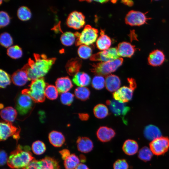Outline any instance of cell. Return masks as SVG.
<instances>
[{"mask_svg":"<svg viewBox=\"0 0 169 169\" xmlns=\"http://www.w3.org/2000/svg\"><path fill=\"white\" fill-rule=\"evenodd\" d=\"M92 50L87 45H80L78 49V54L79 57L83 59H86L91 56Z\"/></svg>","mask_w":169,"mask_h":169,"instance_id":"8d00e7d4","label":"cell"},{"mask_svg":"<svg viewBox=\"0 0 169 169\" xmlns=\"http://www.w3.org/2000/svg\"><path fill=\"white\" fill-rule=\"evenodd\" d=\"M122 2L125 4L130 6H132L133 4V2L130 0H122Z\"/></svg>","mask_w":169,"mask_h":169,"instance_id":"816d5d0a","label":"cell"},{"mask_svg":"<svg viewBox=\"0 0 169 169\" xmlns=\"http://www.w3.org/2000/svg\"><path fill=\"white\" fill-rule=\"evenodd\" d=\"M123 61L122 58H119L112 61L93 64H91L90 70L95 74L106 76L115 71L121 65Z\"/></svg>","mask_w":169,"mask_h":169,"instance_id":"277c9868","label":"cell"},{"mask_svg":"<svg viewBox=\"0 0 169 169\" xmlns=\"http://www.w3.org/2000/svg\"><path fill=\"white\" fill-rule=\"evenodd\" d=\"M44 78L32 81L28 88L21 91L29 95L35 102H43L45 100V90L47 86Z\"/></svg>","mask_w":169,"mask_h":169,"instance_id":"3957f363","label":"cell"},{"mask_svg":"<svg viewBox=\"0 0 169 169\" xmlns=\"http://www.w3.org/2000/svg\"><path fill=\"white\" fill-rule=\"evenodd\" d=\"M33 152L37 155H40L44 152L46 150V146L44 144L40 141L34 142L32 146Z\"/></svg>","mask_w":169,"mask_h":169,"instance_id":"74e56055","label":"cell"},{"mask_svg":"<svg viewBox=\"0 0 169 169\" xmlns=\"http://www.w3.org/2000/svg\"><path fill=\"white\" fill-rule=\"evenodd\" d=\"M59 152L62 159L64 160L70 155L69 151L67 149H64L60 151Z\"/></svg>","mask_w":169,"mask_h":169,"instance_id":"7dc6e473","label":"cell"},{"mask_svg":"<svg viewBox=\"0 0 169 169\" xmlns=\"http://www.w3.org/2000/svg\"><path fill=\"white\" fill-rule=\"evenodd\" d=\"M8 55L13 59H18L21 57L23 52L21 48L18 45L11 46L9 47L7 52Z\"/></svg>","mask_w":169,"mask_h":169,"instance_id":"836d02e7","label":"cell"},{"mask_svg":"<svg viewBox=\"0 0 169 169\" xmlns=\"http://www.w3.org/2000/svg\"><path fill=\"white\" fill-rule=\"evenodd\" d=\"M127 81L129 84V87L135 90L136 87V84L135 79L132 78H127Z\"/></svg>","mask_w":169,"mask_h":169,"instance_id":"c3c4849f","label":"cell"},{"mask_svg":"<svg viewBox=\"0 0 169 169\" xmlns=\"http://www.w3.org/2000/svg\"><path fill=\"white\" fill-rule=\"evenodd\" d=\"M75 169H90L85 164L83 163H80Z\"/></svg>","mask_w":169,"mask_h":169,"instance_id":"f907efd6","label":"cell"},{"mask_svg":"<svg viewBox=\"0 0 169 169\" xmlns=\"http://www.w3.org/2000/svg\"><path fill=\"white\" fill-rule=\"evenodd\" d=\"M149 146L153 154L156 156L162 155L169 148V138L166 137L161 136L152 141Z\"/></svg>","mask_w":169,"mask_h":169,"instance_id":"ba28073f","label":"cell"},{"mask_svg":"<svg viewBox=\"0 0 169 169\" xmlns=\"http://www.w3.org/2000/svg\"><path fill=\"white\" fill-rule=\"evenodd\" d=\"M148 18L145 14L141 12L131 10L125 18V23L131 26H139L145 24Z\"/></svg>","mask_w":169,"mask_h":169,"instance_id":"30bf717a","label":"cell"},{"mask_svg":"<svg viewBox=\"0 0 169 169\" xmlns=\"http://www.w3.org/2000/svg\"><path fill=\"white\" fill-rule=\"evenodd\" d=\"M119 56L117 48H112L93 54L90 59L92 61L106 62L116 60Z\"/></svg>","mask_w":169,"mask_h":169,"instance_id":"9c48e42d","label":"cell"},{"mask_svg":"<svg viewBox=\"0 0 169 169\" xmlns=\"http://www.w3.org/2000/svg\"><path fill=\"white\" fill-rule=\"evenodd\" d=\"M144 134L146 139L152 141L161 136V133L159 129L153 125L147 126L145 128Z\"/></svg>","mask_w":169,"mask_h":169,"instance_id":"d4e9b609","label":"cell"},{"mask_svg":"<svg viewBox=\"0 0 169 169\" xmlns=\"http://www.w3.org/2000/svg\"><path fill=\"white\" fill-rule=\"evenodd\" d=\"M96 135L98 139L103 142L110 141L115 135V132L111 128L106 126H101L97 130Z\"/></svg>","mask_w":169,"mask_h":169,"instance_id":"9a60e30c","label":"cell"},{"mask_svg":"<svg viewBox=\"0 0 169 169\" xmlns=\"http://www.w3.org/2000/svg\"><path fill=\"white\" fill-rule=\"evenodd\" d=\"M40 169H60L58 161L48 156L39 160Z\"/></svg>","mask_w":169,"mask_h":169,"instance_id":"4316f807","label":"cell"},{"mask_svg":"<svg viewBox=\"0 0 169 169\" xmlns=\"http://www.w3.org/2000/svg\"><path fill=\"white\" fill-rule=\"evenodd\" d=\"M27 64L25 65L21 69L14 72L11 77L13 83L18 86H22L26 84L29 80Z\"/></svg>","mask_w":169,"mask_h":169,"instance_id":"4fadbf2b","label":"cell"},{"mask_svg":"<svg viewBox=\"0 0 169 169\" xmlns=\"http://www.w3.org/2000/svg\"><path fill=\"white\" fill-rule=\"evenodd\" d=\"M93 112L95 116L99 119H103L106 117L109 114L108 109L105 105L100 104L94 108Z\"/></svg>","mask_w":169,"mask_h":169,"instance_id":"f546056e","label":"cell"},{"mask_svg":"<svg viewBox=\"0 0 169 169\" xmlns=\"http://www.w3.org/2000/svg\"><path fill=\"white\" fill-rule=\"evenodd\" d=\"M30 147L18 145L12 151L8 158L7 164L13 168H23L34 158L30 151Z\"/></svg>","mask_w":169,"mask_h":169,"instance_id":"7a4b0ae2","label":"cell"},{"mask_svg":"<svg viewBox=\"0 0 169 169\" xmlns=\"http://www.w3.org/2000/svg\"><path fill=\"white\" fill-rule=\"evenodd\" d=\"M0 42L1 44L6 48H9L13 44V39L11 35L7 32L2 33L0 35Z\"/></svg>","mask_w":169,"mask_h":169,"instance_id":"f35d334b","label":"cell"},{"mask_svg":"<svg viewBox=\"0 0 169 169\" xmlns=\"http://www.w3.org/2000/svg\"><path fill=\"white\" fill-rule=\"evenodd\" d=\"M23 169H40L39 160L34 159Z\"/></svg>","mask_w":169,"mask_h":169,"instance_id":"f6af8a7d","label":"cell"},{"mask_svg":"<svg viewBox=\"0 0 169 169\" xmlns=\"http://www.w3.org/2000/svg\"><path fill=\"white\" fill-rule=\"evenodd\" d=\"M17 15L18 18L23 21L29 19L32 15L30 10L28 8L25 6H21L18 8Z\"/></svg>","mask_w":169,"mask_h":169,"instance_id":"d6a6232c","label":"cell"},{"mask_svg":"<svg viewBox=\"0 0 169 169\" xmlns=\"http://www.w3.org/2000/svg\"><path fill=\"white\" fill-rule=\"evenodd\" d=\"M85 16L81 12L74 11L68 16L66 21L67 25L75 29H79L85 24Z\"/></svg>","mask_w":169,"mask_h":169,"instance_id":"8fae6325","label":"cell"},{"mask_svg":"<svg viewBox=\"0 0 169 169\" xmlns=\"http://www.w3.org/2000/svg\"><path fill=\"white\" fill-rule=\"evenodd\" d=\"M95 2L100 3H105L108 1L107 0H98V1H94Z\"/></svg>","mask_w":169,"mask_h":169,"instance_id":"db71d44e","label":"cell"},{"mask_svg":"<svg viewBox=\"0 0 169 169\" xmlns=\"http://www.w3.org/2000/svg\"><path fill=\"white\" fill-rule=\"evenodd\" d=\"M122 150L126 154L129 156L133 155L137 152L138 150V145L136 141L128 139L123 143Z\"/></svg>","mask_w":169,"mask_h":169,"instance_id":"83f0119b","label":"cell"},{"mask_svg":"<svg viewBox=\"0 0 169 169\" xmlns=\"http://www.w3.org/2000/svg\"><path fill=\"white\" fill-rule=\"evenodd\" d=\"M113 167L114 169H128L129 165L125 160L119 159L114 162Z\"/></svg>","mask_w":169,"mask_h":169,"instance_id":"ee69618b","label":"cell"},{"mask_svg":"<svg viewBox=\"0 0 169 169\" xmlns=\"http://www.w3.org/2000/svg\"><path fill=\"white\" fill-rule=\"evenodd\" d=\"M59 91L56 86L52 85H48L45 90V96L50 100H54L57 98Z\"/></svg>","mask_w":169,"mask_h":169,"instance_id":"e575fe53","label":"cell"},{"mask_svg":"<svg viewBox=\"0 0 169 169\" xmlns=\"http://www.w3.org/2000/svg\"><path fill=\"white\" fill-rule=\"evenodd\" d=\"M112 112L116 116L125 115L130 110V108L124 103L115 100H108L106 102Z\"/></svg>","mask_w":169,"mask_h":169,"instance_id":"7c38bea8","label":"cell"},{"mask_svg":"<svg viewBox=\"0 0 169 169\" xmlns=\"http://www.w3.org/2000/svg\"><path fill=\"white\" fill-rule=\"evenodd\" d=\"M10 22V18L6 12L1 11L0 12V26L3 27L8 25Z\"/></svg>","mask_w":169,"mask_h":169,"instance_id":"7bdbcfd3","label":"cell"},{"mask_svg":"<svg viewBox=\"0 0 169 169\" xmlns=\"http://www.w3.org/2000/svg\"><path fill=\"white\" fill-rule=\"evenodd\" d=\"M100 34V36L98 38L96 42L97 48L102 50H105L109 49L111 44L110 38L105 34L103 30L101 29Z\"/></svg>","mask_w":169,"mask_h":169,"instance_id":"603a6c76","label":"cell"},{"mask_svg":"<svg viewBox=\"0 0 169 169\" xmlns=\"http://www.w3.org/2000/svg\"><path fill=\"white\" fill-rule=\"evenodd\" d=\"M134 90L129 87L123 86L115 92L113 97L116 100L124 103L127 102L132 99Z\"/></svg>","mask_w":169,"mask_h":169,"instance_id":"5bb4252c","label":"cell"},{"mask_svg":"<svg viewBox=\"0 0 169 169\" xmlns=\"http://www.w3.org/2000/svg\"><path fill=\"white\" fill-rule=\"evenodd\" d=\"M49 139L50 143L56 147H61L65 141L64 135L61 132L55 131L49 133Z\"/></svg>","mask_w":169,"mask_h":169,"instance_id":"cb8c5ba5","label":"cell"},{"mask_svg":"<svg viewBox=\"0 0 169 169\" xmlns=\"http://www.w3.org/2000/svg\"><path fill=\"white\" fill-rule=\"evenodd\" d=\"M74 94L76 98L79 100L82 101H85L89 98L90 91L86 87H80L75 89Z\"/></svg>","mask_w":169,"mask_h":169,"instance_id":"1f68e13d","label":"cell"},{"mask_svg":"<svg viewBox=\"0 0 169 169\" xmlns=\"http://www.w3.org/2000/svg\"><path fill=\"white\" fill-rule=\"evenodd\" d=\"M0 164L1 166L4 165L8 161V159L6 152L3 150L0 151Z\"/></svg>","mask_w":169,"mask_h":169,"instance_id":"bcb514c9","label":"cell"},{"mask_svg":"<svg viewBox=\"0 0 169 169\" xmlns=\"http://www.w3.org/2000/svg\"><path fill=\"white\" fill-rule=\"evenodd\" d=\"M97 29L89 25H86L75 42L76 46L82 45H89L94 43L98 36Z\"/></svg>","mask_w":169,"mask_h":169,"instance_id":"8992f818","label":"cell"},{"mask_svg":"<svg viewBox=\"0 0 169 169\" xmlns=\"http://www.w3.org/2000/svg\"><path fill=\"white\" fill-rule=\"evenodd\" d=\"M74 95L69 92L62 93L61 95L60 99L61 103L64 105H70L74 100Z\"/></svg>","mask_w":169,"mask_h":169,"instance_id":"b9f144b4","label":"cell"},{"mask_svg":"<svg viewBox=\"0 0 169 169\" xmlns=\"http://www.w3.org/2000/svg\"><path fill=\"white\" fill-rule=\"evenodd\" d=\"M153 154L150 148L146 146H144L139 151L138 157L141 160L144 161H147L151 160Z\"/></svg>","mask_w":169,"mask_h":169,"instance_id":"d590c367","label":"cell"},{"mask_svg":"<svg viewBox=\"0 0 169 169\" xmlns=\"http://www.w3.org/2000/svg\"><path fill=\"white\" fill-rule=\"evenodd\" d=\"M105 82L104 77L100 75L95 76L92 82V86L95 89L100 90L104 87Z\"/></svg>","mask_w":169,"mask_h":169,"instance_id":"ab89813d","label":"cell"},{"mask_svg":"<svg viewBox=\"0 0 169 169\" xmlns=\"http://www.w3.org/2000/svg\"><path fill=\"white\" fill-rule=\"evenodd\" d=\"M11 79L9 74L3 70H0V86L1 88H5L10 84Z\"/></svg>","mask_w":169,"mask_h":169,"instance_id":"60d3db41","label":"cell"},{"mask_svg":"<svg viewBox=\"0 0 169 169\" xmlns=\"http://www.w3.org/2000/svg\"><path fill=\"white\" fill-rule=\"evenodd\" d=\"M79 158L80 161L82 163H84L86 161V157L83 154H80L79 155Z\"/></svg>","mask_w":169,"mask_h":169,"instance_id":"f5cc1de1","label":"cell"},{"mask_svg":"<svg viewBox=\"0 0 169 169\" xmlns=\"http://www.w3.org/2000/svg\"><path fill=\"white\" fill-rule=\"evenodd\" d=\"M77 148L82 153H88L91 151L94 147L92 140L86 137H79L76 141Z\"/></svg>","mask_w":169,"mask_h":169,"instance_id":"ac0fdd59","label":"cell"},{"mask_svg":"<svg viewBox=\"0 0 169 169\" xmlns=\"http://www.w3.org/2000/svg\"><path fill=\"white\" fill-rule=\"evenodd\" d=\"M165 59V56L163 52L160 50L156 49L150 54L148 61L150 65L157 66L161 65L164 62Z\"/></svg>","mask_w":169,"mask_h":169,"instance_id":"e0dca14e","label":"cell"},{"mask_svg":"<svg viewBox=\"0 0 169 169\" xmlns=\"http://www.w3.org/2000/svg\"><path fill=\"white\" fill-rule=\"evenodd\" d=\"M120 84V79L117 75L111 74L106 76L105 85L107 90L110 92L116 91L119 89Z\"/></svg>","mask_w":169,"mask_h":169,"instance_id":"d6986e66","label":"cell"},{"mask_svg":"<svg viewBox=\"0 0 169 169\" xmlns=\"http://www.w3.org/2000/svg\"><path fill=\"white\" fill-rule=\"evenodd\" d=\"M72 81L76 85L80 87H84L90 84L91 78L86 73L79 72L74 76Z\"/></svg>","mask_w":169,"mask_h":169,"instance_id":"7402d4cb","label":"cell"},{"mask_svg":"<svg viewBox=\"0 0 169 169\" xmlns=\"http://www.w3.org/2000/svg\"><path fill=\"white\" fill-rule=\"evenodd\" d=\"M0 115L5 121L12 122L16 118L17 111L12 107H7L2 109L1 111Z\"/></svg>","mask_w":169,"mask_h":169,"instance_id":"484cf974","label":"cell"},{"mask_svg":"<svg viewBox=\"0 0 169 169\" xmlns=\"http://www.w3.org/2000/svg\"><path fill=\"white\" fill-rule=\"evenodd\" d=\"M75 38L74 33L71 32H66L62 34L60 39L63 45L66 46H70L75 42Z\"/></svg>","mask_w":169,"mask_h":169,"instance_id":"4dcf8cb0","label":"cell"},{"mask_svg":"<svg viewBox=\"0 0 169 169\" xmlns=\"http://www.w3.org/2000/svg\"><path fill=\"white\" fill-rule=\"evenodd\" d=\"M82 62L81 60L78 58H73L69 61L65 66L67 73L70 75L74 76L79 71Z\"/></svg>","mask_w":169,"mask_h":169,"instance_id":"44dd1931","label":"cell"},{"mask_svg":"<svg viewBox=\"0 0 169 169\" xmlns=\"http://www.w3.org/2000/svg\"><path fill=\"white\" fill-rule=\"evenodd\" d=\"M33 56L34 59H29L27 64L29 80L43 78L49 72L56 60L55 58H48L44 54H34Z\"/></svg>","mask_w":169,"mask_h":169,"instance_id":"6da1fadb","label":"cell"},{"mask_svg":"<svg viewBox=\"0 0 169 169\" xmlns=\"http://www.w3.org/2000/svg\"><path fill=\"white\" fill-rule=\"evenodd\" d=\"M34 103L29 95L21 92L15 99V106L19 114L24 116L30 114L34 108Z\"/></svg>","mask_w":169,"mask_h":169,"instance_id":"5b68a950","label":"cell"},{"mask_svg":"<svg viewBox=\"0 0 169 169\" xmlns=\"http://www.w3.org/2000/svg\"><path fill=\"white\" fill-rule=\"evenodd\" d=\"M117 49L119 56L124 57H131L136 50L135 46L126 42L120 43Z\"/></svg>","mask_w":169,"mask_h":169,"instance_id":"2e32d148","label":"cell"},{"mask_svg":"<svg viewBox=\"0 0 169 169\" xmlns=\"http://www.w3.org/2000/svg\"><path fill=\"white\" fill-rule=\"evenodd\" d=\"M79 157L74 154H72L64 161L65 169H75L80 164Z\"/></svg>","mask_w":169,"mask_h":169,"instance_id":"f1b7e54d","label":"cell"},{"mask_svg":"<svg viewBox=\"0 0 169 169\" xmlns=\"http://www.w3.org/2000/svg\"><path fill=\"white\" fill-rule=\"evenodd\" d=\"M20 130L13 125L11 122L2 121L0 124V139L1 141L6 140L12 136L18 140L20 138Z\"/></svg>","mask_w":169,"mask_h":169,"instance_id":"52a82bcc","label":"cell"},{"mask_svg":"<svg viewBox=\"0 0 169 169\" xmlns=\"http://www.w3.org/2000/svg\"><path fill=\"white\" fill-rule=\"evenodd\" d=\"M55 86L59 92H67L73 86L71 81L68 76L58 78L55 82Z\"/></svg>","mask_w":169,"mask_h":169,"instance_id":"ffe728a7","label":"cell"},{"mask_svg":"<svg viewBox=\"0 0 169 169\" xmlns=\"http://www.w3.org/2000/svg\"><path fill=\"white\" fill-rule=\"evenodd\" d=\"M79 117L82 120H86L89 118V115L86 113H79Z\"/></svg>","mask_w":169,"mask_h":169,"instance_id":"681fc988","label":"cell"}]
</instances>
